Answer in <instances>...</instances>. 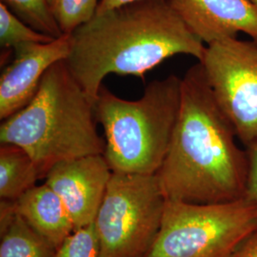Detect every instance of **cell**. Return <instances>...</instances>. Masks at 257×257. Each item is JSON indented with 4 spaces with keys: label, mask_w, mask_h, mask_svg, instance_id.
I'll return each mask as SVG.
<instances>
[{
    "label": "cell",
    "mask_w": 257,
    "mask_h": 257,
    "mask_svg": "<svg viewBox=\"0 0 257 257\" xmlns=\"http://www.w3.org/2000/svg\"><path fill=\"white\" fill-rule=\"evenodd\" d=\"M167 199L156 175L114 173L93 222L100 257H145Z\"/></svg>",
    "instance_id": "cell-6"
},
{
    "label": "cell",
    "mask_w": 257,
    "mask_h": 257,
    "mask_svg": "<svg viewBox=\"0 0 257 257\" xmlns=\"http://www.w3.org/2000/svg\"><path fill=\"white\" fill-rule=\"evenodd\" d=\"M54 257H100V245L93 224L74 230L55 250Z\"/></svg>",
    "instance_id": "cell-17"
},
{
    "label": "cell",
    "mask_w": 257,
    "mask_h": 257,
    "mask_svg": "<svg viewBox=\"0 0 257 257\" xmlns=\"http://www.w3.org/2000/svg\"><path fill=\"white\" fill-rule=\"evenodd\" d=\"M55 37L44 35L29 26L23 20L12 13L5 4L0 3V46L2 52H15L19 48L48 43Z\"/></svg>",
    "instance_id": "cell-14"
},
{
    "label": "cell",
    "mask_w": 257,
    "mask_h": 257,
    "mask_svg": "<svg viewBox=\"0 0 257 257\" xmlns=\"http://www.w3.org/2000/svg\"><path fill=\"white\" fill-rule=\"evenodd\" d=\"M70 48L71 35H63L14 52L13 60L0 76V119H7L34 99L44 74L56 62L67 59Z\"/></svg>",
    "instance_id": "cell-9"
},
{
    "label": "cell",
    "mask_w": 257,
    "mask_h": 257,
    "mask_svg": "<svg viewBox=\"0 0 257 257\" xmlns=\"http://www.w3.org/2000/svg\"><path fill=\"white\" fill-rule=\"evenodd\" d=\"M181 105V78L170 74L149 83L138 100L118 97L102 85L93 104L114 173L156 175L162 165Z\"/></svg>",
    "instance_id": "cell-4"
},
{
    "label": "cell",
    "mask_w": 257,
    "mask_h": 257,
    "mask_svg": "<svg viewBox=\"0 0 257 257\" xmlns=\"http://www.w3.org/2000/svg\"><path fill=\"white\" fill-rule=\"evenodd\" d=\"M248 1L257 9V0H248Z\"/></svg>",
    "instance_id": "cell-21"
},
{
    "label": "cell",
    "mask_w": 257,
    "mask_h": 257,
    "mask_svg": "<svg viewBox=\"0 0 257 257\" xmlns=\"http://www.w3.org/2000/svg\"><path fill=\"white\" fill-rule=\"evenodd\" d=\"M221 109L247 147L257 142V43L229 38L208 45L200 61Z\"/></svg>",
    "instance_id": "cell-7"
},
{
    "label": "cell",
    "mask_w": 257,
    "mask_h": 257,
    "mask_svg": "<svg viewBox=\"0 0 257 257\" xmlns=\"http://www.w3.org/2000/svg\"><path fill=\"white\" fill-rule=\"evenodd\" d=\"M95 121L92 102L62 60L47 71L34 99L2 121L0 143L24 149L45 178L60 162L104 155Z\"/></svg>",
    "instance_id": "cell-3"
},
{
    "label": "cell",
    "mask_w": 257,
    "mask_h": 257,
    "mask_svg": "<svg viewBox=\"0 0 257 257\" xmlns=\"http://www.w3.org/2000/svg\"><path fill=\"white\" fill-rule=\"evenodd\" d=\"M247 148L248 172L245 195L257 206V142Z\"/></svg>",
    "instance_id": "cell-18"
},
{
    "label": "cell",
    "mask_w": 257,
    "mask_h": 257,
    "mask_svg": "<svg viewBox=\"0 0 257 257\" xmlns=\"http://www.w3.org/2000/svg\"><path fill=\"white\" fill-rule=\"evenodd\" d=\"M55 249L15 211L13 201H1L0 257H54Z\"/></svg>",
    "instance_id": "cell-12"
},
{
    "label": "cell",
    "mask_w": 257,
    "mask_h": 257,
    "mask_svg": "<svg viewBox=\"0 0 257 257\" xmlns=\"http://www.w3.org/2000/svg\"><path fill=\"white\" fill-rule=\"evenodd\" d=\"M137 1L141 0H100L95 15H102L111 10L117 9L122 6L128 5Z\"/></svg>",
    "instance_id": "cell-20"
},
{
    "label": "cell",
    "mask_w": 257,
    "mask_h": 257,
    "mask_svg": "<svg viewBox=\"0 0 257 257\" xmlns=\"http://www.w3.org/2000/svg\"><path fill=\"white\" fill-rule=\"evenodd\" d=\"M233 257H257V230L240 246Z\"/></svg>",
    "instance_id": "cell-19"
},
{
    "label": "cell",
    "mask_w": 257,
    "mask_h": 257,
    "mask_svg": "<svg viewBox=\"0 0 257 257\" xmlns=\"http://www.w3.org/2000/svg\"><path fill=\"white\" fill-rule=\"evenodd\" d=\"M257 230V206L245 195L227 202L167 200L145 257H233Z\"/></svg>",
    "instance_id": "cell-5"
},
{
    "label": "cell",
    "mask_w": 257,
    "mask_h": 257,
    "mask_svg": "<svg viewBox=\"0 0 257 257\" xmlns=\"http://www.w3.org/2000/svg\"><path fill=\"white\" fill-rule=\"evenodd\" d=\"M111 175L104 155H93L60 162L44 179L62 199L77 230L93 224Z\"/></svg>",
    "instance_id": "cell-8"
},
{
    "label": "cell",
    "mask_w": 257,
    "mask_h": 257,
    "mask_svg": "<svg viewBox=\"0 0 257 257\" xmlns=\"http://www.w3.org/2000/svg\"><path fill=\"white\" fill-rule=\"evenodd\" d=\"M221 109L200 62L181 78V105L164 161L156 175L167 200L227 202L245 196L248 152Z\"/></svg>",
    "instance_id": "cell-1"
},
{
    "label": "cell",
    "mask_w": 257,
    "mask_h": 257,
    "mask_svg": "<svg viewBox=\"0 0 257 257\" xmlns=\"http://www.w3.org/2000/svg\"><path fill=\"white\" fill-rule=\"evenodd\" d=\"M51 13L63 35H72L77 28L95 16L98 0H48Z\"/></svg>",
    "instance_id": "cell-16"
},
{
    "label": "cell",
    "mask_w": 257,
    "mask_h": 257,
    "mask_svg": "<svg viewBox=\"0 0 257 257\" xmlns=\"http://www.w3.org/2000/svg\"><path fill=\"white\" fill-rule=\"evenodd\" d=\"M186 25L204 44L244 33L257 43V9L248 0H171Z\"/></svg>",
    "instance_id": "cell-10"
},
{
    "label": "cell",
    "mask_w": 257,
    "mask_h": 257,
    "mask_svg": "<svg viewBox=\"0 0 257 257\" xmlns=\"http://www.w3.org/2000/svg\"><path fill=\"white\" fill-rule=\"evenodd\" d=\"M13 202L19 216L55 250L75 230L62 199L45 182Z\"/></svg>",
    "instance_id": "cell-11"
},
{
    "label": "cell",
    "mask_w": 257,
    "mask_h": 257,
    "mask_svg": "<svg viewBox=\"0 0 257 257\" xmlns=\"http://www.w3.org/2000/svg\"><path fill=\"white\" fill-rule=\"evenodd\" d=\"M1 2L38 32L55 38L63 36L51 13L48 0H1Z\"/></svg>",
    "instance_id": "cell-15"
},
{
    "label": "cell",
    "mask_w": 257,
    "mask_h": 257,
    "mask_svg": "<svg viewBox=\"0 0 257 257\" xmlns=\"http://www.w3.org/2000/svg\"><path fill=\"white\" fill-rule=\"evenodd\" d=\"M206 49L171 0H141L95 15L77 28L65 62L94 104L109 74L144 79L175 55H192L200 62Z\"/></svg>",
    "instance_id": "cell-2"
},
{
    "label": "cell",
    "mask_w": 257,
    "mask_h": 257,
    "mask_svg": "<svg viewBox=\"0 0 257 257\" xmlns=\"http://www.w3.org/2000/svg\"><path fill=\"white\" fill-rule=\"evenodd\" d=\"M41 175L33 158L22 148L1 144L0 147V197L16 201L37 186Z\"/></svg>",
    "instance_id": "cell-13"
}]
</instances>
